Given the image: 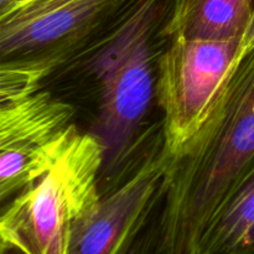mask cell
<instances>
[{
    "label": "cell",
    "mask_w": 254,
    "mask_h": 254,
    "mask_svg": "<svg viewBox=\"0 0 254 254\" xmlns=\"http://www.w3.org/2000/svg\"><path fill=\"white\" fill-rule=\"evenodd\" d=\"M163 158L156 227L173 254H191L254 173V41L242 46L197 133L175 155Z\"/></svg>",
    "instance_id": "6da1fadb"
},
{
    "label": "cell",
    "mask_w": 254,
    "mask_h": 254,
    "mask_svg": "<svg viewBox=\"0 0 254 254\" xmlns=\"http://www.w3.org/2000/svg\"><path fill=\"white\" fill-rule=\"evenodd\" d=\"M176 0H133L99 41L89 67L101 87L99 114L92 133L104 146V173L130 158L146 118L156 82L151 32L170 16Z\"/></svg>",
    "instance_id": "7a4b0ae2"
},
{
    "label": "cell",
    "mask_w": 254,
    "mask_h": 254,
    "mask_svg": "<svg viewBox=\"0 0 254 254\" xmlns=\"http://www.w3.org/2000/svg\"><path fill=\"white\" fill-rule=\"evenodd\" d=\"M104 156L98 136L77 130L51 169L4 207L1 243L25 254H66L73 226L102 200Z\"/></svg>",
    "instance_id": "3957f363"
},
{
    "label": "cell",
    "mask_w": 254,
    "mask_h": 254,
    "mask_svg": "<svg viewBox=\"0 0 254 254\" xmlns=\"http://www.w3.org/2000/svg\"><path fill=\"white\" fill-rule=\"evenodd\" d=\"M158 62L156 97L163 111V156H173L197 133L215 94L241 52L243 37L175 35Z\"/></svg>",
    "instance_id": "277c9868"
},
{
    "label": "cell",
    "mask_w": 254,
    "mask_h": 254,
    "mask_svg": "<svg viewBox=\"0 0 254 254\" xmlns=\"http://www.w3.org/2000/svg\"><path fill=\"white\" fill-rule=\"evenodd\" d=\"M74 109L50 92L0 102V196L6 200L51 169L77 131Z\"/></svg>",
    "instance_id": "5b68a950"
},
{
    "label": "cell",
    "mask_w": 254,
    "mask_h": 254,
    "mask_svg": "<svg viewBox=\"0 0 254 254\" xmlns=\"http://www.w3.org/2000/svg\"><path fill=\"white\" fill-rule=\"evenodd\" d=\"M133 0H30L0 17L1 62L37 60L55 67L92 32L111 26Z\"/></svg>",
    "instance_id": "8992f818"
},
{
    "label": "cell",
    "mask_w": 254,
    "mask_h": 254,
    "mask_svg": "<svg viewBox=\"0 0 254 254\" xmlns=\"http://www.w3.org/2000/svg\"><path fill=\"white\" fill-rule=\"evenodd\" d=\"M165 174L161 153L149 158L122 186L102 197L73 226L66 254H116L153 216Z\"/></svg>",
    "instance_id": "52a82bcc"
},
{
    "label": "cell",
    "mask_w": 254,
    "mask_h": 254,
    "mask_svg": "<svg viewBox=\"0 0 254 254\" xmlns=\"http://www.w3.org/2000/svg\"><path fill=\"white\" fill-rule=\"evenodd\" d=\"M254 0H176L163 32L200 39H231L247 32Z\"/></svg>",
    "instance_id": "ba28073f"
},
{
    "label": "cell",
    "mask_w": 254,
    "mask_h": 254,
    "mask_svg": "<svg viewBox=\"0 0 254 254\" xmlns=\"http://www.w3.org/2000/svg\"><path fill=\"white\" fill-rule=\"evenodd\" d=\"M191 254H254V173L208 223Z\"/></svg>",
    "instance_id": "9c48e42d"
},
{
    "label": "cell",
    "mask_w": 254,
    "mask_h": 254,
    "mask_svg": "<svg viewBox=\"0 0 254 254\" xmlns=\"http://www.w3.org/2000/svg\"><path fill=\"white\" fill-rule=\"evenodd\" d=\"M116 254H173L159 233L154 213L148 222L124 242Z\"/></svg>",
    "instance_id": "30bf717a"
},
{
    "label": "cell",
    "mask_w": 254,
    "mask_h": 254,
    "mask_svg": "<svg viewBox=\"0 0 254 254\" xmlns=\"http://www.w3.org/2000/svg\"><path fill=\"white\" fill-rule=\"evenodd\" d=\"M29 1L30 0H0V17L11 14Z\"/></svg>",
    "instance_id": "8fae6325"
},
{
    "label": "cell",
    "mask_w": 254,
    "mask_h": 254,
    "mask_svg": "<svg viewBox=\"0 0 254 254\" xmlns=\"http://www.w3.org/2000/svg\"><path fill=\"white\" fill-rule=\"evenodd\" d=\"M0 254H25L24 252L19 250V248L14 247L7 243H1V250H0Z\"/></svg>",
    "instance_id": "7c38bea8"
}]
</instances>
